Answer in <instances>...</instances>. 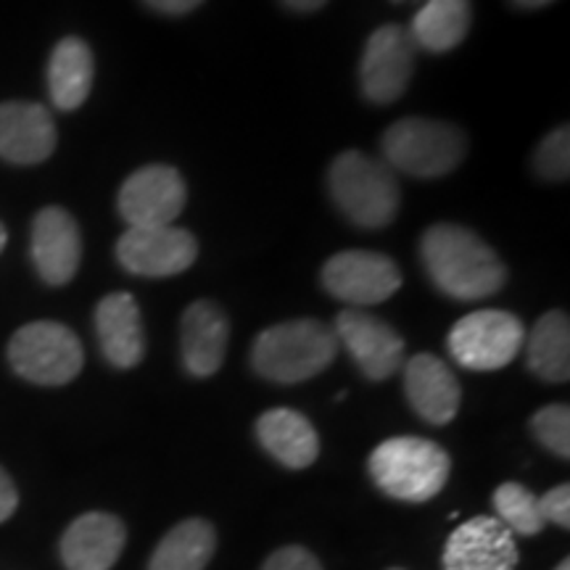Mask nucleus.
Returning <instances> with one entry per match:
<instances>
[{
	"label": "nucleus",
	"mask_w": 570,
	"mask_h": 570,
	"mask_svg": "<svg viewBox=\"0 0 570 570\" xmlns=\"http://www.w3.org/2000/svg\"><path fill=\"white\" fill-rule=\"evenodd\" d=\"M420 262L441 294L458 302H481L508 283V267L494 248L465 225L436 223L420 238Z\"/></svg>",
	"instance_id": "obj_1"
},
{
	"label": "nucleus",
	"mask_w": 570,
	"mask_h": 570,
	"mask_svg": "<svg viewBox=\"0 0 570 570\" xmlns=\"http://www.w3.org/2000/svg\"><path fill=\"white\" fill-rule=\"evenodd\" d=\"M327 194L346 223L362 230L389 227L402 204L394 169L362 151H344L333 159L327 169Z\"/></svg>",
	"instance_id": "obj_2"
},
{
	"label": "nucleus",
	"mask_w": 570,
	"mask_h": 570,
	"mask_svg": "<svg viewBox=\"0 0 570 570\" xmlns=\"http://www.w3.org/2000/svg\"><path fill=\"white\" fill-rule=\"evenodd\" d=\"M336 356L338 338L333 327L304 317L262 331L252 346V367L267 381L291 386L320 375Z\"/></svg>",
	"instance_id": "obj_3"
},
{
	"label": "nucleus",
	"mask_w": 570,
	"mask_h": 570,
	"mask_svg": "<svg viewBox=\"0 0 570 570\" xmlns=\"http://www.w3.org/2000/svg\"><path fill=\"white\" fill-rule=\"evenodd\" d=\"M367 470L383 494L420 504L441 494L452 473V460L436 441L396 436L373 449Z\"/></svg>",
	"instance_id": "obj_4"
},
{
	"label": "nucleus",
	"mask_w": 570,
	"mask_h": 570,
	"mask_svg": "<svg viewBox=\"0 0 570 570\" xmlns=\"http://www.w3.org/2000/svg\"><path fill=\"white\" fill-rule=\"evenodd\" d=\"M383 161L394 173L436 180L460 167L468 154V135L444 119L404 117L383 132Z\"/></svg>",
	"instance_id": "obj_5"
},
{
	"label": "nucleus",
	"mask_w": 570,
	"mask_h": 570,
	"mask_svg": "<svg viewBox=\"0 0 570 570\" xmlns=\"http://www.w3.org/2000/svg\"><path fill=\"white\" fill-rule=\"evenodd\" d=\"M9 362L24 381L38 386H63L80 375L85 352L75 331L61 323L40 320L13 333Z\"/></svg>",
	"instance_id": "obj_6"
},
{
	"label": "nucleus",
	"mask_w": 570,
	"mask_h": 570,
	"mask_svg": "<svg viewBox=\"0 0 570 570\" xmlns=\"http://www.w3.org/2000/svg\"><path fill=\"white\" fill-rule=\"evenodd\" d=\"M525 341V327L512 312H470L449 331L446 346L460 367L491 373L508 367Z\"/></svg>",
	"instance_id": "obj_7"
},
{
	"label": "nucleus",
	"mask_w": 570,
	"mask_h": 570,
	"mask_svg": "<svg viewBox=\"0 0 570 570\" xmlns=\"http://www.w3.org/2000/svg\"><path fill=\"white\" fill-rule=\"evenodd\" d=\"M325 294L338 302L362 309V306H375L389 302L391 296L402 288V269L391 256L377 252H341L323 265L320 273Z\"/></svg>",
	"instance_id": "obj_8"
},
{
	"label": "nucleus",
	"mask_w": 570,
	"mask_h": 570,
	"mask_svg": "<svg viewBox=\"0 0 570 570\" xmlns=\"http://www.w3.org/2000/svg\"><path fill=\"white\" fill-rule=\"evenodd\" d=\"M415 42L399 24H383L370 35L360 61L362 98L375 106H391L404 96L415 71Z\"/></svg>",
	"instance_id": "obj_9"
},
{
	"label": "nucleus",
	"mask_w": 570,
	"mask_h": 570,
	"mask_svg": "<svg viewBox=\"0 0 570 570\" xmlns=\"http://www.w3.org/2000/svg\"><path fill=\"white\" fill-rule=\"evenodd\" d=\"M198 240L177 225L127 227L117 240V262L138 277H173L194 267Z\"/></svg>",
	"instance_id": "obj_10"
},
{
	"label": "nucleus",
	"mask_w": 570,
	"mask_h": 570,
	"mask_svg": "<svg viewBox=\"0 0 570 570\" xmlns=\"http://www.w3.org/2000/svg\"><path fill=\"white\" fill-rule=\"evenodd\" d=\"M188 202L183 175L169 164H146L119 188L117 209L130 227L175 225Z\"/></svg>",
	"instance_id": "obj_11"
},
{
	"label": "nucleus",
	"mask_w": 570,
	"mask_h": 570,
	"mask_svg": "<svg viewBox=\"0 0 570 570\" xmlns=\"http://www.w3.org/2000/svg\"><path fill=\"white\" fill-rule=\"evenodd\" d=\"M333 333L367 381H386L404 365V338L386 320L365 309L341 312Z\"/></svg>",
	"instance_id": "obj_12"
},
{
	"label": "nucleus",
	"mask_w": 570,
	"mask_h": 570,
	"mask_svg": "<svg viewBox=\"0 0 570 570\" xmlns=\"http://www.w3.org/2000/svg\"><path fill=\"white\" fill-rule=\"evenodd\" d=\"M32 262L42 283L67 285L82 262V235L75 217L61 206H46L32 223Z\"/></svg>",
	"instance_id": "obj_13"
},
{
	"label": "nucleus",
	"mask_w": 570,
	"mask_h": 570,
	"mask_svg": "<svg viewBox=\"0 0 570 570\" xmlns=\"http://www.w3.org/2000/svg\"><path fill=\"white\" fill-rule=\"evenodd\" d=\"M515 537L497 518H473L458 525L444 547V570H515Z\"/></svg>",
	"instance_id": "obj_14"
},
{
	"label": "nucleus",
	"mask_w": 570,
	"mask_h": 570,
	"mask_svg": "<svg viewBox=\"0 0 570 570\" xmlns=\"http://www.w3.org/2000/svg\"><path fill=\"white\" fill-rule=\"evenodd\" d=\"M56 151V125L42 104H0V159L21 164L46 161Z\"/></svg>",
	"instance_id": "obj_15"
},
{
	"label": "nucleus",
	"mask_w": 570,
	"mask_h": 570,
	"mask_svg": "<svg viewBox=\"0 0 570 570\" xmlns=\"http://www.w3.org/2000/svg\"><path fill=\"white\" fill-rule=\"evenodd\" d=\"M227 341H230V320H227L219 304L202 298V302H194L183 312V365L194 377H212L223 367Z\"/></svg>",
	"instance_id": "obj_16"
},
{
	"label": "nucleus",
	"mask_w": 570,
	"mask_h": 570,
	"mask_svg": "<svg viewBox=\"0 0 570 570\" xmlns=\"http://www.w3.org/2000/svg\"><path fill=\"white\" fill-rule=\"evenodd\" d=\"M404 394L410 407L431 425H446L460 412V381L446 362L433 354H415L404 365Z\"/></svg>",
	"instance_id": "obj_17"
},
{
	"label": "nucleus",
	"mask_w": 570,
	"mask_h": 570,
	"mask_svg": "<svg viewBox=\"0 0 570 570\" xmlns=\"http://www.w3.org/2000/svg\"><path fill=\"white\" fill-rule=\"evenodd\" d=\"M125 523L109 512L77 518L61 537V560L69 570H111L125 550Z\"/></svg>",
	"instance_id": "obj_18"
},
{
	"label": "nucleus",
	"mask_w": 570,
	"mask_h": 570,
	"mask_svg": "<svg viewBox=\"0 0 570 570\" xmlns=\"http://www.w3.org/2000/svg\"><path fill=\"white\" fill-rule=\"evenodd\" d=\"M96 333L106 362L114 367H138L146 356L140 306L125 291L104 296L101 304L96 306Z\"/></svg>",
	"instance_id": "obj_19"
},
{
	"label": "nucleus",
	"mask_w": 570,
	"mask_h": 570,
	"mask_svg": "<svg viewBox=\"0 0 570 570\" xmlns=\"http://www.w3.org/2000/svg\"><path fill=\"white\" fill-rule=\"evenodd\" d=\"M256 439L267 454L291 470H304L317 460L320 436L302 412L277 407L256 420Z\"/></svg>",
	"instance_id": "obj_20"
},
{
	"label": "nucleus",
	"mask_w": 570,
	"mask_h": 570,
	"mask_svg": "<svg viewBox=\"0 0 570 570\" xmlns=\"http://www.w3.org/2000/svg\"><path fill=\"white\" fill-rule=\"evenodd\" d=\"M96 61L90 46L80 38H63L48 61V92L56 109L75 111L88 101Z\"/></svg>",
	"instance_id": "obj_21"
},
{
	"label": "nucleus",
	"mask_w": 570,
	"mask_h": 570,
	"mask_svg": "<svg viewBox=\"0 0 570 570\" xmlns=\"http://www.w3.org/2000/svg\"><path fill=\"white\" fill-rule=\"evenodd\" d=\"M473 27V3L470 0H428L410 24L415 48L428 53H449L468 38Z\"/></svg>",
	"instance_id": "obj_22"
},
{
	"label": "nucleus",
	"mask_w": 570,
	"mask_h": 570,
	"mask_svg": "<svg viewBox=\"0 0 570 570\" xmlns=\"http://www.w3.org/2000/svg\"><path fill=\"white\" fill-rule=\"evenodd\" d=\"M525 344L529 370L547 383H566L570 377V323L560 309L537 320Z\"/></svg>",
	"instance_id": "obj_23"
},
{
	"label": "nucleus",
	"mask_w": 570,
	"mask_h": 570,
	"mask_svg": "<svg viewBox=\"0 0 570 570\" xmlns=\"http://www.w3.org/2000/svg\"><path fill=\"white\" fill-rule=\"evenodd\" d=\"M214 550H217V533L209 520H183L159 541L148 570H204Z\"/></svg>",
	"instance_id": "obj_24"
},
{
	"label": "nucleus",
	"mask_w": 570,
	"mask_h": 570,
	"mask_svg": "<svg viewBox=\"0 0 570 570\" xmlns=\"http://www.w3.org/2000/svg\"><path fill=\"white\" fill-rule=\"evenodd\" d=\"M494 510L497 520L502 525H508L512 537H537L544 529V518L539 510V497L531 489H525L523 483L508 481L494 491Z\"/></svg>",
	"instance_id": "obj_25"
},
{
	"label": "nucleus",
	"mask_w": 570,
	"mask_h": 570,
	"mask_svg": "<svg viewBox=\"0 0 570 570\" xmlns=\"http://www.w3.org/2000/svg\"><path fill=\"white\" fill-rule=\"evenodd\" d=\"M533 439L554 458H570V410L568 404H550L531 417Z\"/></svg>",
	"instance_id": "obj_26"
},
{
	"label": "nucleus",
	"mask_w": 570,
	"mask_h": 570,
	"mask_svg": "<svg viewBox=\"0 0 570 570\" xmlns=\"http://www.w3.org/2000/svg\"><path fill=\"white\" fill-rule=\"evenodd\" d=\"M533 173L541 180L562 183L570 175V127L562 125L552 130L533 151Z\"/></svg>",
	"instance_id": "obj_27"
},
{
	"label": "nucleus",
	"mask_w": 570,
	"mask_h": 570,
	"mask_svg": "<svg viewBox=\"0 0 570 570\" xmlns=\"http://www.w3.org/2000/svg\"><path fill=\"white\" fill-rule=\"evenodd\" d=\"M262 570H323V566H320V560L309 550L298 544H288L269 554Z\"/></svg>",
	"instance_id": "obj_28"
},
{
	"label": "nucleus",
	"mask_w": 570,
	"mask_h": 570,
	"mask_svg": "<svg viewBox=\"0 0 570 570\" xmlns=\"http://www.w3.org/2000/svg\"><path fill=\"white\" fill-rule=\"evenodd\" d=\"M539 510L544 523H554L560 529H570V487L560 483L539 499Z\"/></svg>",
	"instance_id": "obj_29"
},
{
	"label": "nucleus",
	"mask_w": 570,
	"mask_h": 570,
	"mask_svg": "<svg viewBox=\"0 0 570 570\" xmlns=\"http://www.w3.org/2000/svg\"><path fill=\"white\" fill-rule=\"evenodd\" d=\"M142 3L164 17H185V13L196 11L204 0H142Z\"/></svg>",
	"instance_id": "obj_30"
},
{
	"label": "nucleus",
	"mask_w": 570,
	"mask_h": 570,
	"mask_svg": "<svg viewBox=\"0 0 570 570\" xmlns=\"http://www.w3.org/2000/svg\"><path fill=\"white\" fill-rule=\"evenodd\" d=\"M17 504H19L17 487H13L9 473L0 468V523H3V520H9L13 512H17Z\"/></svg>",
	"instance_id": "obj_31"
},
{
	"label": "nucleus",
	"mask_w": 570,
	"mask_h": 570,
	"mask_svg": "<svg viewBox=\"0 0 570 570\" xmlns=\"http://www.w3.org/2000/svg\"><path fill=\"white\" fill-rule=\"evenodd\" d=\"M285 9L296 11V13H312V11H320L327 0H281Z\"/></svg>",
	"instance_id": "obj_32"
},
{
	"label": "nucleus",
	"mask_w": 570,
	"mask_h": 570,
	"mask_svg": "<svg viewBox=\"0 0 570 570\" xmlns=\"http://www.w3.org/2000/svg\"><path fill=\"white\" fill-rule=\"evenodd\" d=\"M512 6H518V9L523 11H533V9H544V6L554 3V0H510Z\"/></svg>",
	"instance_id": "obj_33"
},
{
	"label": "nucleus",
	"mask_w": 570,
	"mask_h": 570,
	"mask_svg": "<svg viewBox=\"0 0 570 570\" xmlns=\"http://www.w3.org/2000/svg\"><path fill=\"white\" fill-rule=\"evenodd\" d=\"M6 240H9V233H6L3 223H0V252H3V248H6Z\"/></svg>",
	"instance_id": "obj_34"
},
{
	"label": "nucleus",
	"mask_w": 570,
	"mask_h": 570,
	"mask_svg": "<svg viewBox=\"0 0 570 570\" xmlns=\"http://www.w3.org/2000/svg\"><path fill=\"white\" fill-rule=\"evenodd\" d=\"M554 570H570V560H562V562H560V566H558V568H554Z\"/></svg>",
	"instance_id": "obj_35"
},
{
	"label": "nucleus",
	"mask_w": 570,
	"mask_h": 570,
	"mask_svg": "<svg viewBox=\"0 0 570 570\" xmlns=\"http://www.w3.org/2000/svg\"><path fill=\"white\" fill-rule=\"evenodd\" d=\"M391 570H399V568H391Z\"/></svg>",
	"instance_id": "obj_36"
}]
</instances>
